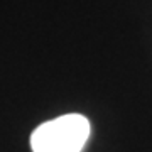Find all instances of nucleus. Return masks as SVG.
Returning a JSON list of instances; mask_svg holds the SVG:
<instances>
[{"label":"nucleus","instance_id":"1","mask_svg":"<svg viewBox=\"0 0 152 152\" xmlns=\"http://www.w3.org/2000/svg\"><path fill=\"white\" fill-rule=\"evenodd\" d=\"M91 134L85 115L68 113L41 124L31 135L32 152H83Z\"/></svg>","mask_w":152,"mask_h":152}]
</instances>
